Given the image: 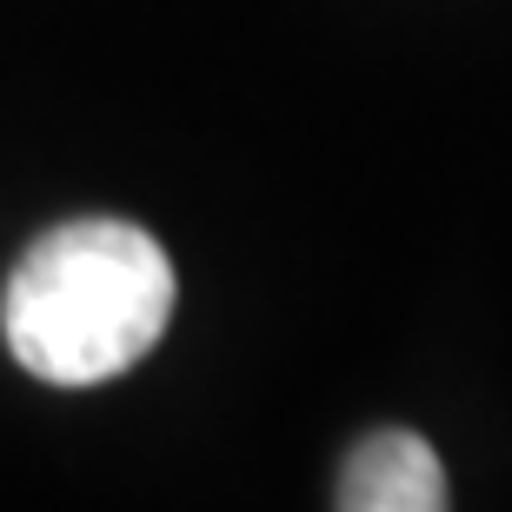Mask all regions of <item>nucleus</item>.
Returning <instances> with one entry per match:
<instances>
[{
  "instance_id": "f257e3e1",
  "label": "nucleus",
  "mask_w": 512,
  "mask_h": 512,
  "mask_svg": "<svg viewBox=\"0 0 512 512\" xmlns=\"http://www.w3.org/2000/svg\"><path fill=\"white\" fill-rule=\"evenodd\" d=\"M173 266L133 220H67L20 253L0 293V333L34 380L100 386L160 346Z\"/></svg>"
},
{
  "instance_id": "f03ea898",
  "label": "nucleus",
  "mask_w": 512,
  "mask_h": 512,
  "mask_svg": "<svg viewBox=\"0 0 512 512\" xmlns=\"http://www.w3.org/2000/svg\"><path fill=\"white\" fill-rule=\"evenodd\" d=\"M446 466L419 433L406 426H380L366 433L340 466V512H439L446 506Z\"/></svg>"
}]
</instances>
